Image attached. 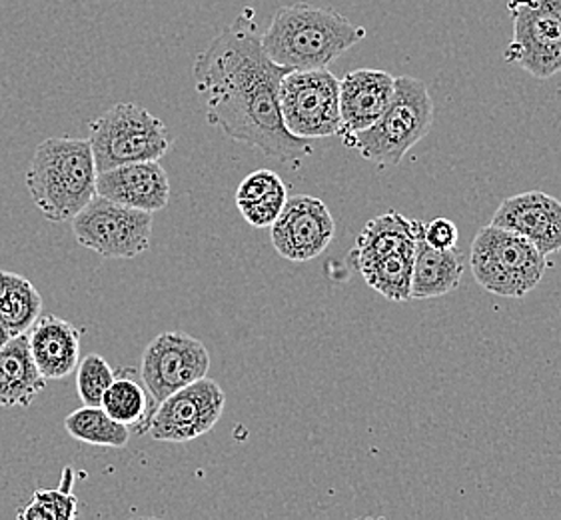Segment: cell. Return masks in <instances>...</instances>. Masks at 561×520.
Listing matches in <instances>:
<instances>
[{"mask_svg":"<svg viewBox=\"0 0 561 520\" xmlns=\"http://www.w3.org/2000/svg\"><path fill=\"white\" fill-rule=\"evenodd\" d=\"M194 87L206 118L228 138L280 162L312 155L308 138L294 136L282 118L280 82L290 68L266 55L254 11H242L194 60Z\"/></svg>","mask_w":561,"mask_h":520,"instance_id":"obj_1","label":"cell"},{"mask_svg":"<svg viewBox=\"0 0 561 520\" xmlns=\"http://www.w3.org/2000/svg\"><path fill=\"white\" fill-rule=\"evenodd\" d=\"M368 31L346 16L312 4L280 7L272 16L262 46L274 63L290 70L328 68Z\"/></svg>","mask_w":561,"mask_h":520,"instance_id":"obj_2","label":"cell"},{"mask_svg":"<svg viewBox=\"0 0 561 520\" xmlns=\"http://www.w3.org/2000/svg\"><path fill=\"white\" fill-rule=\"evenodd\" d=\"M96 177L89 138L53 136L34 150L24 181L45 218L67 223L96 196Z\"/></svg>","mask_w":561,"mask_h":520,"instance_id":"obj_3","label":"cell"},{"mask_svg":"<svg viewBox=\"0 0 561 520\" xmlns=\"http://www.w3.org/2000/svg\"><path fill=\"white\" fill-rule=\"evenodd\" d=\"M432 123L434 102L426 84L414 77H400L382 116L366 131L342 140L346 147L356 148L362 159L378 167H396L430 133Z\"/></svg>","mask_w":561,"mask_h":520,"instance_id":"obj_4","label":"cell"},{"mask_svg":"<svg viewBox=\"0 0 561 520\" xmlns=\"http://www.w3.org/2000/svg\"><path fill=\"white\" fill-rule=\"evenodd\" d=\"M470 267L473 279L488 293L524 298L541 283L548 271V257L528 238L488 225L473 238Z\"/></svg>","mask_w":561,"mask_h":520,"instance_id":"obj_5","label":"cell"},{"mask_svg":"<svg viewBox=\"0 0 561 520\" xmlns=\"http://www.w3.org/2000/svg\"><path fill=\"white\" fill-rule=\"evenodd\" d=\"M89 131L99 172L130 162L160 160L172 147V136L164 121L135 102L114 104L90 123Z\"/></svg>","mask_w":561,"mask_h":520,"instance_id":"obj_6","label":"cell"},{"mask_svg":"<svg viewBox=\"0 0 561 520\" xmlns=\"http://www.w3.org/2000/svg\"><path fill=\"white\" fill-rule=\"evenodd\" d=\"M152 216L96 194L72 218V233L79 245L104 259H136L150 247Z\"/></svg>","mask_w":561,"mask_h":520,"instance_id":"obj_7","label":"cell"},{"mask_svg":"<svg viewBox=\"0 0 561 520\" xmlns=\"http://www.w3.org/2000/svg\"><path fill=\"white\" fill-rule=\"evenodd\" d=\"M507 12L514 38L505 48V63L539 80L561 72V0H510Z\"/></svg>","mask_w":561,"mask_h":520,"instance_id":"obj_8","label":"cell"},{"mask_svg":"<svg viewBox=\"0 0 561 520\" xmlns=\"http://www.w3.org/2000/svg\"><path fill=\"white\" fill-rule=\"evenodd\" d=\"M280 111L284 125L300 138L337 136L340 80L328 68L290 70L280 82Z\"/></svg>","mask_w":561,"mask_h":520,"instance_id":"obj_9","label":"cell"},{"mask_svg":"<svg viewBox=\"0 0 561 520\" xmlns=\"http://www.w3.org/2000/svg\"><path fill=\"white\" fill-rule=\"evenodd\" d=\"M222 386L204 376L167 396L157 407L148 432L158 442H191L218 425L225 412Z\"/></svg>","mask_w":561,"mask_h":520,"instance_id":"obj_10","label":"cell"},{"mask_svg":"<svg viewBox=\"0 0 561 520\" xmlns=\"http://www.w3.org/2000/svg\"><path fill=\"white\" fill-rule=\"evenodd\" d=\"M210 371V354L203 340L180 330L158 335L142 354L140 378L160 405L167 396L204 378Z\"/></svg>","mask_w":561,"mask_h":520,"instance_id":"obj_11","label":"cell"},{"mask_svg":"<svg viewBox=\"0 0 561 520\" xmlns=\"http://www.w3.org/2000/svg\"><path fill=\"white\" fill-rule=\"evenodd\" d=\"M336 235V223L324 201L296 194L288 196L280 215L270 227V238L282 259L308 262L324 252Z\"/></svg>","mask_w":561,"mask_h":520,"instance_id":"obj_12","label":"cell"},{"mask_svg":"<svg viewBox=\"0 0 561 520\" xmlns=\"http://www.w3.org/2000/svg\"><path fill=\"white\" fill-rule=\"evenodd\" d=\"M492 225L528 238L546 257L561 250V201L551 194L531 191L505 199Z\"/></svg>","mask_w":561,"mask_h":520,"instance_id":"obj_13","label":"cell"},{"mask_svg":"<svg viewBox=\"0 0 561 520\" xmlns=\"http://www.w3.org/2000/svg\"><path fill=\"white\" fill-rule=\"evenodd\" d=\"M96 194L114 203L154 215L169 206V174L160 167L158 160L114 167L99 172Z\"/></svg>","mask_w":561,"mask_h":520,"instance_id":"obj_14","label":"cell"},{"mask_svg":"<svg viewBox=\"0 0 561 520\" xmlns=\"http://www.w3.org/2000/svg\"><path fill=\"white\" fill-rule=\"evenodd\" d=\"M396 79L386 70L358 68L340 80V116L337 136L348 138L374 125L392 101Z\"/></svg>","mask_w":561,"mask_h":520,"instance_id":"obj_15","label":"cell"},{"mask_svg":"<svg viewBox=\"0 0 561 520\" xmlns=\"http://www.w3.org/2000/svg\"><path fill=\"white\" fill-rule=\"evenodd\" d=\"M28 335V349L46 381H60L80 362V330L55 315L36 318Z\"/></svg>","mask_w":561,"mask_h":520,"instance_id":"obj_16","label":"cell"},{"mask_svg":"<svg viewBox=\"0 0 561 520\" xmlns=\"http://www.w3.org/2000/svg\"><path fill=\"white\" fill-rule=\"evenodd\" d=\"M45 386L46 378L28 349V335L12 337L0 349V407L28 408Z\"/></svg>","mask_w":561,"mask_h":520,"instance_id":"obj_17","label":"cell"},{"mask_svg":"<svg viewBox=\"0 0 561 520\" xmlns=\"http://www.w3.org/2000/svg\"><path fill=\"white\" fill-rule=\"evenodd\" d=\"M463 274V255L456 249H434L424 237L415 242L410 298H438L458 289Z\"/></svg>","mask_w":561,"mask_h":520,"instance_id":"obj_18","label":"cell"},{"mask_svg":"<svg viewBox=\"0 0 561 520\" xmlns=\"http://www.w3.org/2000/svg\"><path fill=\"white\" fill-rule=\"evenodd\" d=\"M101 407L130 432L147 434L158 405L135 369H121L114 371V381L102 396Z\"/></svg>","mask_w":561,"mask_h":520,"instance_id":"obj_19","label":"cell"},{"mask_svg":"<svg viewBox=\"0 0 561 520\" xmlns=\"http://www.w3.org/2000/svg\"><path fill=\"white\" fill-rule=\"evenodd\" d=\"M237 206L250 227H272L288 201L286 184L274 170L260 169L250 172L240 182L237 191Z\"/></svg>","mask_w":561,"mask_h":520,"instance_id":"obj_20","label":"cell"},{"mask_svg":"<svg viewBox=\"0 0 561 520\" xmlns=\"http://www.w3.org/2000/svg\"><path fill=\"white\" fill-rule=\"evenodd\" d=\"M424 237V223L405 218L400 213H386L362 228L356 249L350 255L354 264L376 259L396 250L412 249L417 238Z\"/></svg>","mask_w":561,"mask_h":520,"instance_id":"obj_21","label":"cell"},{"mask_svg":"<svg viewBox=\"0 0 561 520\" xmlns=\"http://www.w3.org/2000/svg\"><path fill=\"white\" fill-rule=\"evenodd\" d=\"M43 313V296L16 272L0 271V323L11 337L26 335Z\"/></svg>","mask_w":561,"mask_h":520,"instance_id":"obj_22","label":"cell"},{"mask_svg":"<svg viewBox=\"0 0 561 520\" xmlns=\"http://www.w3.org/2000/svg\"><path fill=\"white\" fill-rule=\"evenodd\" d=\"M414 255L415 247L396 250L376 259L362 260L356 264V269L376 293L382 294L393 303H405L410 301L412 293Z\"/></svg>","mask_w":561,"mask_h":520,"instance_id":"obj_23","label":"cell"},{"mask_svg":"<svg viewBox=\"0 0 561 520\" xmlns=\"http://www.w3.org/2000/svg\"><path fill=\"white\" fill-rule=\"evenodd\" d=\"M65 429L75 441L92 446L123 449L130 441V429L114 420L102 407H84L68 415Z\"/></svg>","mask_w":561,"mask_h":520,"instance_id":"obj_24","label":"cell"},{"mask_svg":"<svg viewBox=\"0 0 561 520\" xmlns=\"http://www.w3.org/2000/svg\"><path fill=\"white\" fill-rule=\"evenodd\" d=\"M79 517V498L68 487L38 488L19 512L21 520H72Z\"/></svg>","mask_w":561,"mask_h":520,"instance_id":"obj_25","label":"cell"},{"mask_svg":"<svg viewBox=\"0 0 561 520\" xmlns=\"http://www.w3.org/2000/svg\"><path fill=\"white\" fill-rule=\"evenodd\" d=\"M114 381L113 366L101 354H89L77 366V388L87 407H101L102 396Z\"/></svg>","mask_w":561,"mask_h":520,"instance_id":"obj_26","label":"cell"},{"mask_svg":"<svg viewBox=\"0 0 561 520\" xmlns=\"http://www.w3.org/2000/svg\"><path fill=\"white\" fill-rule=\"evenodd\" d=\"M458 237H460L458 227L444 216L424 225V240L434 249H454L458 245Z\"/></svg>","mask_w":561,"mask_h":520,"instance_id":"obj_27","label":"cell"},{"mask_svg":"<svg viewBox=\"0 0 561 520\" xmlns=\"http://www.w3.org/2000/svg\"><path fill=\"white\" fill-rule=\"evenodd\" d=\"M12 337L9 335V330L7 328L2 327V323H0V349L11 340Z\"/></svg>","mask_w":561,"mask_h":520,"instance_id":"obj_28","label":"cell"}]
</instances>
